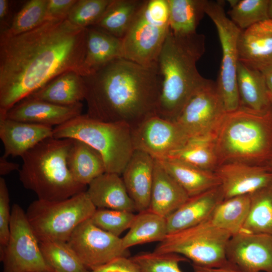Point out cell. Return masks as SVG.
I'll return each mask as SVG.
<instances>
[{"label": "cell", "mask_w": 272, "mask_h": 272, "mask_svg": "<svg viewBox=\"0 0 272 272\" xmlns=\"http://www.w3.org/2000/svg\"><path fill=\"white\" fill-rule=\"evenodd\" d=\"M269 0H240L227 12L230 19L241 30L269 19Z\"/></svg>", "instance_id": "37"}, {"label": "cell", "mask_w": 272, "mask_h": 272, "mask_svg": "<svg viewBox=\"0 0 272 272\" xmlns=\"http://www.w3.org/2000/svg\"><path fill=\"white\" fill-rule=\"evenodd\" d=\"M53 137L84 142L101 155L106 172L120 175L134 151L128 125L98 120L87 114L53 128Z\"/></svg>", "instance_id": "6"}, {"label": "cell", "mask_w": 272, "mask_h": 272, "mask_svg": "<svg viewBox=\"0 0 272 272\" xmlns=\"http://www.w3.org/2000/svg\"><path fill=\"white\" fill-rule=\"evenodd\" d=\"M11 3L8 0H0V33L9 28L14 18L11 15Z\"/></svg>", "instance_id": "44"}, {"label": "cell", "mask_w": 272, "mask_h": 272, "mask_svg": "<svg viewBox=\"0 0 272 272\" xmlns=\"http://www.w3.org/2000/svg\"><path fill=\"white\" fill-rule=\"evenodd\" d=\"M11 209L10 196L5 179L0 177V253L6 248L10 235Z\"/></svg>", "instance_id": "41"}, {"label": "cell", "mask_w": 272, "mask_h": 272, "mask_svg": "<svg viewBox=\"0 0 272 272\" xmlns=\"http://www.w3.org/2000/svg\"><path fill=\"white\" fill-rule=\"evenodd\" d=\"M250 202V194L223 199L208 219L216 227L232 236L241 230L248 215Z\"/></svg>", "instance_id": "32"}, {"label": "cell", "mask_w": 272, "mask_h": 272, "mask_svg": "<svg viewBox=\"0 0 272 272\" xmlns=\"http://www.w3.org/2000/svg\"><path fill=\"white\" fill-rule=\"evenodd\" d=\"M166 159L212 172L219 165L214 138L189 140Z\"/></svg>", "instance_id": "31"}, {"label": "cell", "mask_w": 272, "mask_h": 272, "mask_svg": "<svg viewBox=\"0 0 272 272\" xmlns=\"http://www.w3.org/2000/svg\"><path fill=\"white\" fill-rule=\"evenodd\" d=\"M268 15L269 19L272 20V0H269L268 6Z\"/></svg>", "instance_id": "48"}, {"label": "cell", "mask_w": 272, "mask_h": 272, "mask_svg": "<svg viewBox=\"0 0 272 272\" xmlns=\"http://www.w3.org/2000/svg\"><path fill=\"white\" fill-rule=\"evenodd\" d=\"M96 209L85 191L60 200L37 199L29 205L26 214L39 242H67L75 229Z\"/></svg>", "instance_id": "7"}, {"label": "cell", "mask_w": 272, "mask_h": 272, "mask_svg": "<svg viewBox=\"0 0 272 272\" xmlns=\"http://www.w3.org/2000/svg\"><path fill=\"white\" fill-rule=\"evenodd\" d=\"M205 14L214 23L222 48V61L216 83L227 113L240 106L237 85L238 41L241 31L225 13L221 1H206Z\"/></svg>", "instance_id": "10"}, {"label": "cell", "mask_w": 272, "mask_h": 272, "mask_svg": "<svg viewBox=\"0 0 272 272\" xmlns=\"http://www.w3.org/2000/svg\"><path fill=\"white\" fill-rule=\"evenodd\" d=\"M85 94L83 77L72 71L57 76L27 97L59 105L71 106L85 100Z\"/></svg>", "instance_id": "26"}, {"label": "cell", "mask_w": 272, "mask_h": 272, "mask_svg": "<svg viewBox=\"0 0 272 272\" xmlns=\"http://www.w3.org/2000/svg\"><path fill=\"white\" fill-rule=\"evenodd\" d=\"M67 243L89 270L129 255L121 238L97 227L90 219L75 229Z\"/></svg>", "instance_id": "13"}, {"label": "cell", "mask_w": 272, "mask_h": 272, "mask_svg": "<svg viewBox=\"0 0 272 272\" xmlns=\"http://www.w3.org/2000/svg\"><path fill=\"white\" fill-rule=\"evenodd\" d=\"M147 0H111L94 26L122 39Z\"/></svg>", "instance_id": "30"}, {"label": "cell", "mask_w": 272, "mask_h": 272, "mask_svg": "<svg viewBox=\"0 0 272 272\" xmlns=\"http://www.w3.org/2000/svg\"><path fill=\"white\" fill-rule=\"evenodd\" d=\"M157 160L189 197L220 185L219 179L214 172L198 169L171 159Z\"/></svg>", "instance_id": "27"}, {"label": "cell", "mask_w": 272, "mask_h": 272, "mask_svg": "<svg viewBox=\"0 0 272 272\" xmlns=\"http://www.w3.org/2000/svg\"><path fill=\"white\" fill-rule=\"evenodd\" d=\"M83 106L82 102L62 106L27 97L0 115L16 121L56 127L82 114Z\"/></svg>", "instance_id": "17"}, {"label": "cell", "mask_w": 272, "mask_h": 272, "mask_svg": "<svg viewBox=\"0 0 272 272\" xmlns=\"http://www.w3.org/2000/svg\"><path fill=\"white\" fill-rule=\"evenodd\" d=\"M270 100H271V103L272 105V95L270 94Z\"/></svg>", "instance_id": "50"}, {"label": "cell", "mask_w": 272, "mask_h": 272, "mask_svg": "<svg viewBox=\"0 0 272 272\" xmlns=\"http://www.w3.org/2000/svg\"><path fill=\"white\" fill-rule=\"evenodd\" d=\"M167 0H147L121 39L122 57L138 64L156 66L169 31Z\"/></svg>", "instance_id": "8"}, {"label": "cell", "mask_w": 272, "mask_h": 272, "mask_svg": "<svg viewBox=\"0 0 272 272\" xmlns=\"http://www.w3.org/2000/svg\"><path fill=\"white\" fill-rule=\"evenodd\" d=\"M86 41L87 28L67 19L47 20L17 35L0 36V113L64 73L81 75Z\"/></svg>", "instance_id": "1"}, {"label": "cell", "mask_w": 272, "mask_h": 272, "mask_svg": "<svg viewBox=\"0 0 272 272\" xmlns=\"http://www.w3.org/2000/svg\"><path fill=\"white\" fill-rule=\"evenodd\" d=\"M232 235L208 219L192 227L168 234L154 251L173 253L206 267H218L228 263L226 250Z\"/></svg>", "instance_id": "9"}, {"label": "cell", "mask_w": 272, "mask_h": 272, "mask_svg": "<svg viewBox=\"0 0 272 272\" xmlns=\"http://www.w3.org/2000/svg\"><path fill=\"white\" fill-rule=\"evenodd\" d=\"M214 172L219 179L224 199L250 194L272 183V169L268 165L226 162Z\"/></svg>", "instance_id": "16"}, {"label": "cell", "mask_w": 272, "mask_h": 272, "mask_svg": "<svg viewBox=\"0 0 272 272\" xmlns=\"http://www.w3.org/2000/svg\"><path fill=\"white\" fill-rule=\"evenodd\" d=\"M140 272H183L180 262L187 261L184 257L173 253L144 252L132 257Z\"/></svg>", "instance_id": "38"}, {"label": "cell", "mask_w": 272, "mask_h": 272, "mask_svg": "<svg viewBox=\"0 0 272 272\" xmlns=\"http://www.w3.org/2000/svg\"></svg>", "instance_id": "51"}, {"label": "cell", "mask_w": 272, "mask_h": 272, "mask_svg": "<svg viewBox=\"0 0 272 272\" xmlns=\"http://www.w3.org/2000/svg\"><path fill=\"white\" fill-rule=\"evenodd\" d=\"M226 113L216 82L206 79L174 122L189 140L215 138Z\"/></svg>", "instance_id": "12"}, {"label": "cell", "mask_w": 272, "mask_h": 272, "mask_svg": "<svg viewBox=\"0 0 272 272\" xmlns=\"http://www.w3.org/2000/svg\"><path fill=\"white\" fill-rule=\"evenodd\" d=\"M111 0H77L67 19L84 28L95 25L103 16Z\"/></svg>", "instance_id": "40"}, {"label": "cell", "mask_w": 272, "mask_h": 272, "mask_svg": "<svg viewBox=\"0 0 272 272\" xmlns=\"http://www.w3.org/2000/svg\"><path fill=\"white\" fill-rule=\"evenodd\" d=\"M135 216L133 212L126 211L97 209L90 220L100 229L119 237L129 229Z\"/></svg>", "instance_id": "39"}, {"label": "cell", "mask_w": 272, "mask_h": 272, "mask_svg": "<svg viewBox=\"0 0 272 272\" xmlns=\"http://www.w3.org/2000/svg\"><path fill=\"white\" fill-rule=\"evenodd\" d=\"M43 257L54 272H89L67 242H39Z\"/></svg>", "instance_id": "35"}, {"label": "cell", "mask_w": 272, "mask_h": 272, "mask_svg": "<svg viewBox=\"0 0 272 272\" xmlns=\"http://www.w3.org/2000/svg\"><path fill=\"white\" fill-rule=\"evenodd\" d=\"M214 141L219 165L231 162L268 165L272 159V107L257 112L240 106L227 113Z\"/></svg>", "instance_id": "4"}, {"label": "cell", "mask_w": 272, "mask_h": 272, "mask_svg": "<svg viewBox=\"0 0 272 272\" xmlns=\"http://www.w3.org/2000/svg\"><path fill=\"white\" fill-rule=\"evenodd\" d=\"M168 235L166 218L149 209L139 212L129 228L121 238L124 248L146 243L162 242Z\"/></svg>", "instance_id": "29"}, {"label": "cell", "mask_w": 272, "mask_h": 272, "mask_svg": "<svg viewBox=\"0 0 272 272\" xmlns=\"http://www.w3.org/2000/svg\"><path fill=\"white\" fill-rule=\"evenodd\" d=\"M77 0H48L47 20L67 19Z\"/></svg>", "instance_id": "43"}, {"label": "cell", "mask_w": 272, "mask_h": 272, "mask_svg": "<svg viewBox=\"0 0 272 272\" xmlns=\"http://www.w3.org/2000/svg\"><path fill=\"white\" fill-rule=\"evenodd\" d=\"M226 255L245 272H272V235L240 232L230 238Z\"/></svg>", "instance_id": "15"}, {"label": "cell", "mask_w": 272, "mask_h": 272, "mask_svg": "<svg viewBox=\"0 0 272 272\" xmlns=\"http://www.w3.org/2000/svg\"><path fill=\"white\" fill-rule=\"evenodd\" d=\"M134 150L144 152L156 160H163L184 145L189 139L173 121L151 116L131 128Z\"/></svg>", "instance_id": "14"}, {"label": "cell", "mask_w": 272, "mask_h": 272, "mask_svg": "<svg viewBox=\"0 0 272 272\" xmlns=\"http://www.w3.org/2000/svg\"><path fill=\"white\" fill-rule=\"evenodd\" d=\"M236 80L241 107L257 112L271 108L270 94L260 70L239 61Z\"/></svg>", "instance_id": "25"}, {"label": "cell", "mask_w": 272, "mask_h": 272, "mask_svg": "<svg viewBox=\"0 0 272 272\" xmlns=\"http://www.w3.org/2000/svg\"><path fill=\"white\" fill-rule=\"evenodd\" d=\"M73 142L72 139L48 138L21 157L19 180L38 199L60 200L86 191L87 186L74 178L68 167L67 156Z\"/></svg>", "instance_id": "5"}, {"label": "cell", "mask_w": 272, "mask_h": 272, "mask_svg": "<svg viewBox=\"0 0 272 272\" xmlns=\"http://www.w3.org/2000/svg\"><path fill=\"white\" fill-rule=\"evenodd\" d=\"M87 114L131 128L156 115L161 79L157 65H143L123 57L83 77Z\"/></svg>", "instance_id": "2"}, {"label": "cell", "mask_w": 272, "mask_h": 272, "mask_svg": "<svg viewBox=\"0 0 272 272\" xmlns=\"http://www.w3.org/2000/svg\"><path fill=\"white\" fill-rule=\"evenodd\" d=\"M194 272H245L230 262L218 267H206L192 264Z\"/></svg>", "instance_id": "45"}, {"label": "cell", "mask_w": 272, "mask_h": 272, "mask_svg": "<svg viewBox=\"0 0 272 272\" xmlns=\"http://www.w3.org/2000/svg\"><path fill=\"white\" fill-rule=\"evenodd\" d=\"M48 0L26 2L14 15L9 28L0 36L10 37L31 31L47 20Z\"/></svg>", "instance_id": "36"}, {"label": "cell", "mask_w": 272, "mask_h": 272, "mask_svg": "<svg viewBox=\"0 0 272 272\" xmlns=\"http://www.w3.org/2000/svg\"><path fill=\"white\" fill-rule=\"evenodd\" d=\"M119 57H122V41L95 26L87 28L86 54L81 75L87 76Z\"/></svg>", "instance_id": "23"}, {"label": "cell", "mask_w": 272, "mask_h": 272, "mask_svg": "<svg viewBox=\"0 0 272 272\" xmlns=\"http://www.w3.org/2000/svg\"><path fill=\"white\" fill-rule=\"evenodd\" d=\"M239 61L259 70L272 64V20L268 19L241 30Z\"/></svg>", "instance_id": "20"}, {"label": "cell", "mask_w": 272, "mask_h": 272, "mask_svg": "<svg viewBox=\"0 0 272 272\" xmlns=\"http://www.w3.org/2000/svg\"><path fill=\"white\" fill-rule=\"evenodd\" d=\"M268 166H269L272 169V159L270 160V161L269 162Z\"/></svg>", "instance_id": "49"}, {"label": "cell", "mask_w": 272, "mask_h": 272, "mask_svg": "<svg viewBox=\"0 0 272 272\" xmlns=\"http://www.w3.org/2000/svg\"><path fill=\"white\" fill-rule=\"evenodd\" d=\"M189 198L186 192L155 159L149 210L167 218Z\"/></svg>", "instance_id": "24"}, {"label": "cell", "mask_w": 272, "mask_h": 272, "mask_svg": "<svg viewBox=\"0 0 272 272\" xmlns=\"http://www.w3.org/2000/svg\"><path fill=\"white\" fill-rule=\"evenodd\" d=\"M205 40L197 32L181 35L169 30L157 61L161 87L156 115L174 121L206 81L196 67L205 52Z\"/></svg>", "instance_id": "3"}, {"label": "cell", "mask_w": 272, "mask_h": 272, "mask_svg": "<svg viewBox=\"0 0 272 272\" xmlns=\"http://www.w3.org/2000/svg\"><path fill=\"white\" fill-rule=\"evenodd\" d=\"M262 73L267 89L272 95V64L263 67L259 69Z\"/></svg>", "instance_id": "47"}, {"label": "cell", "mask_w": 272, "mask_h": 272, "mask_svg": "<svg viewBox=\"0 0 272 272\" xmlns=\"http://www.w3.org/2000/svg\"><path fill=\"white\" fill-rule=\"evenodd\" d=\"M0 259L3 272H54L43 257L26 212L17 203L11 209L9 238Z\"/></svg>", "instance_id": "11"}, {"label": "cell", "mask_w": 272, "mask_h": 272, "mask_svg": "<svg viewBox=\"0 0 272 272\" xmlns=\"http://www.w3.org/2000/svg\"><path fill=\"white\" fill-rule=\"evenodd\" d=\"M155 159L148 154L134 150L122 174L127 192L136 211L149 209Z\"/></svg>", "instance_id": "18"}, {"label": "cell", "mask_w": 272, "mask_h": 272, "mask_svg": "<svg viewBox=\"0 0 272 272\" xmlns=\"http://www.w3.org/2000/svg\"><path fill=\"white\" fill-rule=\"evenodd\" d=\"M169 27L174 33L186 35L196 33V28L205 14L206 0H167Z\"/></svg>", "instance_id": "33"}, {"label": "cell", "mask_w": 272, "mask_h": 272, "mask_svg": "<svg viewBox=\"0 0 272 272\" xmlns=\"http://www.w3.org/2000/svg\"><path fill=\"white\" fill-rule=\"evenodd\" d=\"M67 161L74 178L86 186L94 179L106 172L101 155L89 145L79 140L73 139Z\"/></svg>", "instance_id": "28"}, {"label": "cell", "mask_w": 272, "mask_h": 272, "mask_svg": "<svg viewBox=\"0 0 272 272\" xmlns=\"http://www.w3.org/2000/svg\"><path fill=\"white\" fill-rule=\"evenodd\" d=\"M250 198L248 215L240 232L272 235V183L250 194Z\"/></svg>", "instance_id": "34"}, {"label": "cell", "mask_w": 272, "mask_h": 272, "mask_svg": "<svg viewBox=\"0 0 272 272\" xmlns=\"http://www.w3.org/2000/svg\"><path fill=\"white\" fill-rule=\"evenodd\" d=\"M52 127L16 121L0 115L3 156L21 157L44 140L53 137Z\"/></svg>", "instance_id": "19"}, {"label": "cell", "mask_w": 272, "mask_h": 272, "mask_svg": "<svg viewBox=\"0 0 272 272\" xmlns=\"http://www.w3.org/2000/svg\"><path fill=\"white\" fill-rule=\"evenodd\" d=\"M20 165L16 163L10 162L7 160V158L2 156L0 158V175L5 176L11 172L19 170Z\"/></svg>", "instance_id": "46"}, {"label": "cell", "mask_w": 272, "mask_h": 272, "mask_svg": "<svg viewBox=\"0 0 272 272\" xmlns=\"http://www.w3.org/2000/svg\"><path fill=\"white\" fill-rule=\"evenodd\" d=\"M86 192L97 209L136 211L119 174L104 173L88 185Z\"/></svg>", "instance_id": "22"}, {"label": "cell", "mask_w": 272, "mask_h": 272, "mask_svg": "<svg viewBox=\"0 0 272 272\" xmlns=\"http://www.w3.org/2000/svg\"><path fill=\"white\" fill-rule=\"evenodd\" d=\"M223 199L220 186L190 197L166 218L168 234L192 227L208 220Z\"/></svg>", "instance_id": "21"}, {"label": "cell", "mask_w": 272, "mask_h": 272, "mask_svg": "<svg viewBox=\"0 0 272 272\" xmlns=\"http://www.w3.org/2000/svg\"><path fill=\"white\" fill-rule=\"evenodd\" d=\"M89 272H140V270L131 257L121 256L90 270Z\"/></svg>", "instance_id": "42"}]
</instances>
